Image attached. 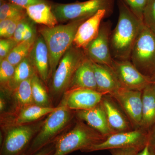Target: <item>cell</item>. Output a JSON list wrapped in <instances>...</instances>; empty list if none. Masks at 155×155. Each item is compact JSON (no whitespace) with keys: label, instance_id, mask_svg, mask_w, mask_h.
Listing matches in <instances>:
<instances>
[{"label":"cell","instance_id":"20","mask_svg":"<svg viewBox=\"0 0 155 155\" xmlns=\"http://www.w3.org/2000/svg\"><path fill=\"white\" fill-rule=\"evenodd\" d=\"M93 64L98 91L111 95L121 87L110 67L93 62Z\"/></svg>","mask_w":155,"mask_h":155},{"label":"cell","instance_id":"6","mask_svg":"<svg viewBox=\"0 0 155 155\" xmlns=\"http://www.w3.org/2000/svg\"><path fill=\"white\" fill-rule=\"evenodd\" d=\"M130 61L147 77L155 75V35L143 25L131 51Z\"/></svg>","mask_w":155,"mask_h":155},{"label":"cell","instance_id":"3","mask_svg":"<svg viewBox=\"0 0 155 155\" xmlns=\"http://www.w3.org/2000/svg\"><path fill=\"white\" fill-rule=\"evenodd\" d=\"M107 137L78 120L74 127L59 136L54 142L55 150L52 155H67L77 150L84 152L90 147L101 143Z\"/></svg>","mask_w":155,"mask_h":155},{"label":"cell","instance_id":"14","mask_svg":"<svg viewBox=\"0 0 155 155\" xmlns=\"http://www.w3.org/2000/svg\"><path fill=\"white\" fill-rule=\"evenodd\" d=\"M109 16L106 10H102L86 19L78 29L73 45L84 49L97 36L103 19Z\"/></svg>","mask_w":155,"mask_h":155},{"label":"cell","instance_id":"34","mask_svg":"<svg viewBox=\"0 0 155 155\" xmlns=\"http://www.w3.org/2000/svg\"><path fill=\"white\" fill-rule=\"evenodd\" d=\"M142 150L135 147L122 148L109 150L112 155H137Z\"/></svg>","mask_w":155,"mask_h":155},{"label":"cell","instance_id":"29","mask_svg":"<svg viewBox=\"0 0 155 155\" xmlns=\"http://www.w3.org/2000/svg\"><path fill=\"white\" fill-rule=\"evenodd\" d=\"M28 16L16 17L0 21L1 38H12L19 22Z\"/></svg>","mask_w":155,"mask_h":155},{"label":"cell","instance_id":"7","mask_svg":"<svg viewBox=\"0 0 155 155\" xmlns=\"http://www.w3.org/2000/svg\"><path fill=\"white\" fill-rule=\"evenodd\" d=\"M86 56L83 50L73 45L59 62L52 76L51 88L53 94H61L68 89L73 75Z\"/></svg>","mask_w":155,"mask_h":155},{"label":"cell","instance_id":"40","mask_svg":"<svg viewBox=\"0 0 155 155\" xmlns=\"http://www.w3.org/2000/svg\"><path fill=\"white\" fill-rule=\"evenodd\" d=\"M152 84L155 88V75L152 78Z\"/></svg>","mask_w":155,"mask_h":155},{"label":"cell","instance_id":"18","mask_svg":"<svg viewBox=\"0 0 155 155\" xmlns=\"http://www.w3.org/2000/svg\"><path fill=\"white\" fill-rule=\"evenodd\" d=\"M78 88L97 91L93 62L87 57L76 69L68 91Z\"/></svg>","mask_w":155,"mask_h":155},{"label":"cell","instance_id":"37","mask_svg":"<svg viewBox=\"0 0 155 155\" xmlns=\"http://www.w3.org/2000/svg\"><path fill=\"white\" fill-rule=\"evenodd\" d=\"M147 145L155 148V123L148 130Z\"/></svg>","mask_w":155,"mask_h":155},{"label":"cell","instance_id":"17","mask_svg":"<svg viewBox=\"0 0 155 155\" xmlns=\"http://www.w3.org/2000/svg\"><path fill=\"white\" fill-rule=\"evenodd\" d=\"M75 116L78 120L85 122L89 126L106 137L113 134L101 103L89 110L75 111Z\"/></svg>","mask_w":155,"mask_h":155},{"label":"cell","instance_id":"33","mask_svg":"<svg viewBox=\"0 0 155 155\" xmlns=\"http://www.w3.org/2000/svg\"><path fill=\"white\" fill-rule=\"evenodd\" d=\"M17 42L13 38H1L0 40V61L7 58L12 50L17 45Z\"/></svg>","mask_w":155,"mask_h":155},{"label":"cell","instance_id":"36","mask_svg":"<svg viewBox=\"0 0 155 155\" xmlns=\"http://www.w3.org/2000/svg\"><path fill=\"white\" fill-rule=\"evenodd\" d=\"M54 143L48 145L38 152L32 155H28L26 154H22L21 155H52L54 152Z\"/></svg>","mask_w":155,"mask_h":155},{"label":"cell","instance_id":"35","mask_svg":"<svg viewBox=\"0 0 155 155\" xmlns=\"http://www.w3.org/2000/svg\"><path fill=\"white\" fill-rule=\"evenodd\" d=\"M6 1L25 8L28 6L35 5L38 3L44 2L48 1L47 0H6Z\"/></svg>","mask_w":155,"mask_h":155},{"label":"cell","instance_id":"12","mask_svg":"<svg viewBox=\"0 0 155 155\" xmlns=\"http://www.w3.org/2000/svg\"><path fill=\"white\" fill-rule=\"evenodd\" d=\"M122 109L134 129L140 127L142 110V91L120 87L110 95Z\"/></svg>","mask_w":155,"mask_h":155},{"label":"cell","instance_id":"24","mask_svg":"<svg viewBox=\"0 0 155 155\" xmlns=\"http://www.w3.org/2000/svg\"><path fill=\"white\" fill-rule=\"evenodd\" d=\"M35 73V69L28 57L16 66L14 76L7 88L14 90L21 82L32 77Z\"/></svg>","mask_w":155,"mask_h":155},{"label":"cell","instance_id":"32","mask_svg":"<svg viewBox=\"0 0 155 155\" xmlns=\"http://www.w3.org/2000/svg\"><path fill=\"white\" fill-rule=\"evenodd\" d=\"M130 11L143 22V14L147 0H122Z\"/></svg>","mask_w":155,"mask_h":155},{"label":"cell","instance_id":"9","mask_svg":"<svg viewBox=\"0 0 155 155\" xmlns=\"http://www.w3.org/2000/svg\"><path fill=\"white\" fill-rule=\"evenodd\" d=\"M8 127L1 144L0 155L24 154L33 140L37 127L22 125Z\"/></svg>","mask_w":155,"mask_h":155},{"label":"cell","instance_id":"31","mask_svg":"<svg viewBox=\"0 0 155 155\" xmlns=\"http://www.w3.org/2000/svg\"><path fill=\"white\" fill-rule=\"evenodd\" d=\"M143 22L145 26L155 35V0H147Z\"/></svg>","mask_w":155,"mask_h":155},{"label":"cell","instance_id":"28","mask_svg":"<svg viewBox=\"0 0 155 155\" xmlns=\"http://www.w3.org/2000/svg\"><path fill=\"white\" fill-rule=\"evenodd\" d=\"M26 16L27 15L25 8L6 0H1L0 21Z\"/></svg>","mask_w":155,"mask_h":155},{"label":"cell","instance_id":"27","mask_svg":"<svg viewBox=\"0 0 155 155\" xmlns=\"http://www.w3.org/2000/svg\"><path fill=\"white\" fill-rule=\"evenodd\" d=\"M36 39L17 44L6 59L16 67L25 58L28 57Z\"/></svg>","mask_w":155,"mask_h":155},{"label":"cell","instance_id":"4","mask_svg":"<svg viewBox=\"0 0 155 155\" xmlns=\"http://www.w3.org/2000/svg\"><path fill=\"white\" fill-rule=\"evenodd\" d=\"M73 116L72 110L67 107L64 103L58 106L55 110L48 115L25 154H33L54 142L59 137L58 134L69 124Z\"/></svg>","mask_w":155,"mask_h":155},{"label":"cell","instance_id":"5","mask_svg":"<svg viewBox=\"0 0 155 155\" xmlns=\"http://www.w3.org/2000/svg\"><path fill=\"white\" fill-rule=\"evenodd\" d=\"M114 0H88L70 4H51L52 9L58 22H70L88 19L100 10H104L109 16L113 13Z\"/></svg>","mask_w":155,"mask_h":155},{"label":"cell","instance_id":"15","mask_svg":"<svg viewBox=\"0 0 155 155\" xmlns=\"http://www.w3.org/2000/svg\"><path fill=\"white\" fill-rule=\"evenodd\" d=\"M104 95L89 89H75L68 91L64 103L72 110H89L99 104Z\"/></svg>","mask_w":155,"mask_h":155},{"label":"cell","instance_id":"8","mask_svg":"<svg viewBox=\"0 0 155 155\" xmlns=\"http://www.w3.org/2000/svg\"><path fill=\"white\" fill-rule=\"evenodd\" d=\"M148 134V130L141 127L130 131L113 134L102 142L90 147L84 152L127 147L138 148L143 150L147 145Z\"/></svg>","mask_w":155,"mask_h":155},{"label":"cell","instance_id":"39","mask_svg":"<svg viewBox=\"0 0 155 155\" xmlns=\"http://www.w3.org/2000/svg\"><path fill=\"white\" fill-rule=\"evenodd\" d=\"M5 107V100L1 96V99H0V111H1V113L4 110Z\"/></svg>","mask_w":155,"mask_h":155},{"label":"cell","instance_id":"21","mask_svg":"<svg viewBox=\"0 0 155 155\" xmlns=\"http://www.w3.org/2000/svg\"><path fill=\"white\" fill-rule=\"evenodd\" d=\"M27 16L33 22L52 28L58 25V21L48 1L25 8Z\"/></svg>","mask_w":155,"mask_h":155},{"label":"cell","instance_id":"1","mask_svg":"<svg viewBox=\"0 0 155 155\" xmlns=\"http://www.w3.org/2000/svg\"><path fill=\"white\" fill-rule=\"evenodd\" d=\"M118 22L110 37L111 54L116 60H130L131 51L143 23L122 0L118 1Z\"/></svg>","mask_w":155,"mask_h":155},{"label":"cell","instance_id":"38","mask_svg":"<svg viewBox=\"0 0 155 155\" xmlns=\"http://www.w3.org/2000/svg\"><path fill=\"white\" fill-rule=\"evenodd\" d=\"M137 155H155V148L147 145Z\"/></svg>","mask_w":155,"mask_h":155},{"label":"cell","instance_id":"13","mask_svg":"<svg viewBox=\"0 0 155 155\" xmlns=\"http://www.w3.org/2000/svg\"><path fill=\"white\" fill-rule=\"evenodd\" d=\"M101 104L113 134L134 129L127 116L111 95H104Z\"/></svg>","mask_w":155,"mask_h":155},{"label":"cell","instance_id":"25","mask_svg":"<svg viewBox=\"0 0 155 155\" xmlns=\"http://www.w3.org/2000/svg\"><path fill=\"white\" fill-rule=\"evenodd\" d=\"M36 38V28L33 21L27 16L19 22L12 38L18 44L25 41L35 39Z\"/></svg>","mask_w":155,"mask_h":155},{"label":"cell","instance_id":"2","mask_svg":"<svg viewBox=\"0 0 155 155\" xmlns=\"http://www.w3.org/2000/svg\"><path fill=\"white\" fill-rule=\"evenodd\" d=\"M87 19H78L52 28L45 26L39 30L48 51L50 76L52 77L61 58L73 45L79 26Z\"/></svg>","mask_w":155,"mask_h":155},{"label":"cell","instance_id":"23","mask_svg":"<svg viewBox=\"0 0 155 155\" xmlns=\"http://www.w3.org/2000/svg\"><path fill=\"white\" fill-rule=\"evenodd\" d=\"M32 77L22 81L13 91L16 110L22 109L31 105L35 104L31 90Z\"/></svg>","mask_w":155,"mask_h":155},{"label":"cell","instance_id":"11","mask_svg":"<svg viewBox=\"0 0 155 155\" xmlns=\"http://www.w3.org/2000/svg\"><path fill=\"white\" fill-rule=\"evenodd\" d=\"M111 27L110 21L103 22L97 36L83 50L85 55L92 61L110 68L114 60L110 45Z\"/></svg>","mask_w":155,"mask_h":155},{"label":"cell","instance_id":"22","mask_svg":"<svg viewBox=\"0 0 155 155\" xmlns=\"http://www.w3.org/2000/svg\"><path fill=\"white\" fill-rule=\"evenodd\" d=\"M142 110L140 127L148 130L155 123V88L150 84L142 91Z\"/></svg>","mask_w":155,"mask_h":155},{"label":"cell","instance_id":"10","mask_svg":"<svg viewBox=\"0 0 155 155\" xmlns=\"http://www.w3.org/2000/svg\"><path fill=\"white\" fill-rule=\"evenodd\" d=\"M111 68L122 88L143 91L147 86L152 83L151 78L140 72L130 60L121 61L114 59Z\"/></svg>","mask_w":155,"mask_h":155},{"label":"cell","instance_id":"26","mask_svg":"<svg viewBox=\"0 0 155 155\" xmlns=\"http://www.w3.org/2000/svg\"><path fill=\"white\" fill-rule=\"evenodd\" d=\"M42 81L36 73L31 78V90L35 104L41 107H52L47 92Z\"/></svg>","mask_w":155,"mask_h":155},{"label":"cell","instance_id":"16","mask_svg":"<svg viewBox=\"0 0 155 155\" xmlns=\"http://www.w3.org/2000/svg\"><path fill=\"white\" fill-rule=\"evenodd\" d=\"M28 57L36 74L47 84L50 77L49 56L45 42L40 35L37 37Z\"/></svg>","mask_w":155,"mask_h":155},{"label":"cell","instance_id":"30","mask_svg":"<svg viewBox=\"0 0 155 155\" xmlns=\"http://www.w3.org/2000/svg\"><path fill=\"white\" fill-rule=\"evenodd\" d=\"M16 67L7 59L0 61V82L1 86L7 88L15 72Z\"/></svg>","mask_w":155,"mask_h":155},{"label":"cell","instance_id":"19","mask_svg":"<svg viewBox=\"0 0 155 155\" xmlns=\"http://www.w3.org/2000/svg\"><path fill=\"white\" fill-rule=\"evenodd\" d=\"M58 108L57 107H43L32 104L25 107L16 110L13 118L7 121V127L25 125L27 123L38 120L48 115Z\"/></svg>","mask_w":155,"mask_h":155}]
</instances>
